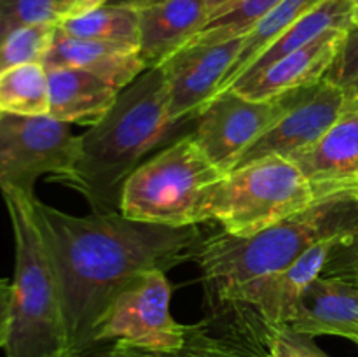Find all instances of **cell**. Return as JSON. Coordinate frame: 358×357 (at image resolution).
Wrapping results in <instances>:
<instances>
[{
	"mask_svg": "<svg viewBox=\"0 0 358 357\" xmlns=\"http://www.w3.org/2000/svg\"><path fill=\"white\" fill-rule=\"evenodd\" d=\"M355 98H358V97H355Z\"/></svg>",
	"mask_w": 358,
	"mask_h": 357,
	"instance_id": "f35d334b",
	"label": "cell"
},
{
	"mask_svg": "<svg viewBox=\"0 0 358 357\" xmlns=\"http://www.w3.org/2000/svg\"><path fill=\"white\" fill-rule=\"evenodd\" d=\"M233 2V0H205V4H206V7H208V10H210V14H217L219 13V10H222L224 7H227L229 6V4Z\"/></svg>",
	"mask_w": 358,
	"mask_h": 357,
	"instance_id": "836d02e7",
	"label": "cell"
},
{
	"mask_svg": "<svg viewBox=\"0 0 358 357\" xmlns=\"http://www.w3.org/2000/svg\"><path fill=\"white\" fill-rule=\"evenodd\" d=\"M245 37L217 44L185 46L159 65L168 86L170 115L182 125L196 119L219 94L220 84L236 62Z\"/></svg>",
	"mask_w": 358,
	"mask_h": 357,
	"instance_id": "8fae6325",
	"label": "cell"
},
{
	"mask_svg": "<svg viewBox=\"0 0 358 357\" xmlns=\"http://www.w3.org/2000/svg\"><path fill=\"white\" fill-rule=\"evenodd\" d=\"M13 312V280L0 279V349L6 346Z\"/></svg>",
	"mask_w": 358,
	"mask_h": 357,
	"instance_id": "f1b7e54d",
	"label": "cell"
},
{
	"mask_svg": "<svg viewBox=\"0 0 358 357\" xmlns=\"http://www.w3.org/2000/svg\"><path fill=\"white\" fill-rule=\"evenodd\" d=\"M31 206L62 287L70 356L96 346L101 315L136 276L194 259L203 241L198 224L140 223L119 210H93L79 217L38 198L31 200Z\"/></svg>",
	"mask_w": 358,
	"mask_h": 357,
	"instance_id": "6da1fadb",
	"label": "cell"
},
{
	"mask_svg": "<svg viewBox=\"0 0 358 357\" xmlns=\"http://www.w3.org/2000/svg\"><path fill=\"white\" fill-rule=\"evenodd\" d=\"M357 188L324 189L282 156H266L227 172L210 186L201 220H215L226 233L248 237L313 205L322 196Z\"/></svg>",
	"mask_w": 358,
	"mask_h": 357,
	"instance_id": "5b68a950",
	"label": "cell"
},
{
	"mask_svg": "<svg viewBox=\"0 0 358 357\" xmlns=\"http://www.w3.org/2000/svg\"><path fill=\"white\" fill-rule=\"evenodd\" d=\"M2 196L14 233L13 312L6 357H70L62 287L35 220L34 198L20 192Z\"/></svg>",
	"mask_w": 358,
	"mask_h": 357,
	"instance_id": "277c9868",
	"label": "cell"
},
{
	"mask_svg": "<svg viewBox=\"0 0 358 357\" xmlns=\"http://www.w3.org/2000/svg\"><path fill=\"white\" fill-rule=\"evenodd\" d=\"M346 104L345 91L331 80L322 79L308 88L306 93L245 150L236 167L266 156L290 158L308 149L331 128Z\"/></svg>",
	"mask_w": 358,
	"mask_h": 357,
	"instance_id": "4fadbf2b",
	"label": "cell"
},
{
	"mask_svg": "<svg viewBox=\"0 0 358 357\" xmlns=\"http://www.w3.org/2000/svg\"><path fill=\"white\" fill-rule=\"evenodd\" d=\"M287 331H289V329H287ZM289 332H290V335H292V338L296 340L297 345L303 346V349L306 350V352L310 354L311 357H331L327 352H324V350H322L320 346H318L317 343H315L313 336L299 335V332H294V331H289Z\"/></svg>",
	"mask_w": 358,
	"mask_h": 357,
	"instance_id": "4dcf8cb0",
	"label": "cell"
},
{
	"mask_svg": "<svg viewBox=\"0 0 358 357\" xmlns=\"http://www.w3.org/2000/svg\"><path fill=\"white\" fill-rule=\"evenodd\" d=\"M348 31H327L311 44L283 56L259 72L241 77L227 91L250 100H271L290 91L313 86L329 72Z\"/></svg>",
	"mask_w": 358,
	"mask_h": 357,
	"instance_id": "5bb4252c",
	"label": "cell"
},
{
	"mask_svg": "<svg viewBox=\"0 0 358 357\" xmlns=\"http://www.w3.org/2000/svg\"><path fill=\"white\" fill-rule=\"evenodd\" d=\"M353 24L358 27V6L355 7V14H353Z\"/></svg>",
	"mask_w": 358,
	"mask_h": 357,
	"instance_id": "e575fe53",
	"label": "cell"
},
{
	"mask_svg": "<svg viewBox=\"0 0 358 357\" xmlns=\"http://www.w3.org/2000/svg\"><path fill=\"white\" fill-rule=\"evenodd\" d=\"M358 237L357 191H336L248 237L222 231L203 238L194 259L213 294L280 272L322 240Z\"/></svg>",
	"mask_w": 358,
	"mask_h": 357,
	"instance_id": "3957f363",
	"label": "cell"
},
{
	"mask_svg": "<svg viewBox=\"0 0 358 357\" xmlns=\"http://www.w3.org/2000/svg\"><path fill=\"white\" fill-rule=\"evenodd\" d=\"M357 345H358V343H357Z\"/></svg>",
	"mask_w": 358,
	"mask_h": 357,
	"instance_id": "ab89813d",
	"label": "cell"
},
{
	"mask_svg": "<svg viewBox=\"0 0 358 357\" xmlns=\"http://www.w3.org/2000/svg\"><path fill=\"white\" fill-rule=\"evenodd\" d=\"M0 111L17 115H48V69L42 63H27L0 72Z\"/></svg>",
	"mask_w": 358,
	"mask_h": 357,
	"instance_id": "7402d4cb",
	"label": "cell"
},
{
	"mask_svg": "<svg viewBox=\"0 0 358 357\" xmlns=\"http://www.w3.org/2000/svg\"><path fill=\"white\" fill-rule=\"evenodd\" d=\"M353 2H355V4H357V6H358V0H353Z\"/></svg>",
	"mask_w": 358,
	"mask_h": 357,
	"instance_id": "8d00e7d4",
	"label": "cell"
},
{
	"mask_svg": "<svg viewBox=\"0 0 358 357\" xmlns=\"http://www.w3.org/2000/svg\"><path fill=\"white\" fill-rule=\"evenodd\" d=\"M80 135L51 115L0 114V192L35 198V182L51 175L63 182L76 172Z\"/></svg>",
	"mask_w": 358,
	"mask_h": 357,
	"instance_id": "52a82bcc",
	"label": "cell"
},
{
	"mask_svg": "<svg viewBox=\"0 0 358 357\" xmlns=\"http://www.w3.org/2000/svg\"><path fill=\"white\" fill-rule=\"evenodd\" d=\"M173 286L163 270L136 276L112 300L98 322L94 343L115 342L143 352H171L184 345L185 324L175 321Z\"/></svg>",
	"mask_w": 358,
	"mask_h": 357,
	"instance_id": "ba28073f",
	"label": "cell"
},
{
	"mask_svg": "<svg viewBox=\"0 0 358 357\" xmlns=\"http://www.w3.org/2000/svg\"><path fill=\"white\" fill-rule=\"evenodd\" d=\"M177 126L170 115L163 69L145 70L119 93L107 114L80 135L79 163L63 184L79 191L93 210H119L126 178Z\"/></svg>",
	"mask_w": 358,
	"mask_h": 357,
	"instance_id": "7a4b0ae2",
	"label": "cell"
},
{
	"mask_svg": "<svg viewBox=\"0 0 358 357\" xmlns=\"http://www.w3.org/2000/svg\"><path fill=\"white\" fill-rule=\"evenodd\" d=\"M136 13L138 51L147 69L163 65L184 49L212 18L205 0H166Z\"/></svg>",
	"mask_w": 358,
	"mask_h": 357,
	"instance_id": "ac0fdd59",
	"label": "cell"
},
{
	"mask_svg": "<svg viewBox=\"0 0 358 357\" xmlns=\"http://www.w3.org/2000/svg\"><path fill=\"white\" fill-rule=\"evenodd\" d=\"M289 160L318 188H357L358 98H348L331 128L313 146L292 154Z\"/></svg>",
	"mask_w": 358,
	"mask_h": 357,
	"instance_id": "2e32d148",
	"label": "cell"
},
{
	"mask_svg": "<svg viewBox=\"0 0 358 357\" xmlns=\"http://www.w3.org/2000/svg\"><path fill=\"white\" fill-rule=\"evenodd\" d=\"M0 114H2V111H0Z\"/></svg>",
	"mask_w": 358,
	"mask_h": 357,
	"instance_id": "74e56055",
	"label": "cell"
},
{
	"mask_svg": "<svg viewBox=\"0 0 358 357\" xmlns=\"http://www.w3.org/2000/svg\"><path fill=\"white\" fill-rule=\"evenodd\" d=\"M166 2V0H108L107 4L110 6H121V7H131V9H143V7L154 6V4Z\"/></svg>",
	"mask_w": 358,
	"mask_h": 357,
	"instance_id": "d6a6232c",
	"label": "cell"
},
{
	"mask_svg": "<svg viewBox=\"0 0 358 357\" xmlns=\"http://www.w3.org/2000/svg\"><path fill=\"white\" fill-rule=\"evenodd\" d=\"M224 175L194 136H182L126 178L119 212L128 219L163 226L201 224L206 191Z\"/></svg>",
	"mask_w": 358,
	"mask_h": 357,
	"instance_id": "8992f818",
	"label": "cell"
},
{
	"mask_svg": "<svg viewBox=\"0 0 358 357\" xmlns=\"http://www.w3.org/2000/svg\"><path fill=\"white\" fill-rule=\"evenodd\" d=\"M42 65L45 69L70 66V69L87 70L108 80L117 90H124L145 70H149L140 56L138 46L70 37L58 30V27L52 35L51 46L42 59Z\"/></svg>",
	"mask_w": 358,
	"mask_h": 357,
	"instance_id": "e0dca14e",
	"label": "cell"
},
{
	"mask_svg": "<svg viewBox=\"0 0 358 357\" xmlns=\"http://www.w3.org/2000/svg\"><path fill=\"white\" fill-rule=\"evenodd\" d=\"M70 357H143V356L140 350L129 349V346L121 345V343L108 342V343H100V345L84 350V352L73 354V356Z\"/></svg>",
	"mask_w": 358,
	"mask_h": 357,
	"instance_id": "f546056e",
	"label": "cell"
},
{
	"mask_svg": "<svg viewBox=\"0 0 358 357\" xmlns=\"http://www.w3.org/2000/svg\"><path fill=\"white\" fill-rule=\"evenodd\" d=\"M56 24H35L13 31L0 42V72L27 63H42Z\"/></svg>",
	"mask_w": 358,
	"mask_h": 357,
	"instance_id": "484cf974",
	"label": "cell"
},
{
	"mask_svg": "<svg viewBox=\"0 0 358 357\" xmlns=\"http://www.w3.org/2000/svg\"><path fill=\"white\" fill-rule=\"evenodd\" d=\"M269 357H311L301 345H297L287 329L276 328L271 340Z\"/></svg>",
	"mask_w": 358,
	"mask_h": 357,
	"instance_id": "83f0119b",
	"label": "cell"
},
{
	"mask_svg": "<svg viewBox=\"0 0 358 357\" xmlns=\"http://www.w3.org/2000/svg\"><path fill=\"white\" fill-rule=\"evenodd\" d=\"M276 328L255 308L217 300L212 314L185 326L184 345L171 352H142L143 357H269Z\"/></svg>",
	"mask_w": 358,
	"mask_h": 357,
	"instance_id": "30bf717a",
	"label": "cell"
},
{
	"mask_svg": "<svg viewBox=\"0 0 358 357\" xmlns=\"http://www.w3.org/2000/svg\"><path fill=\"white\" fill-rule=\"evenodd\" d=\"M322 0H282L275 9L269 10L257 24L245 35L243 48L238 55L236 62L233 63L231 70L227 72L226 79L220 84L219 94L226 93L241 76L248 70V66L276 41L282 34H285L296 21L306 16L311 9L320 4ZM217 94V97H219ZM215 97V98H217ZM213 98V100H215Z\"/></svg>",
	"mask_w": 358,
	"mask_h": 357,
	"instance_id": "44dd1931",
	"label": "cell"
},
{
	"mask_svg": "<svg viewBox=\"0 0 358 357\" xmlns=\"http://www.w3.org/2000/svg\"><path fill=\"white\" fill-rule=\"evenodd\" d=\"M353 241L332 237L318 241L296 262L280 272L226 287L215 294L217 300L240 301L255 308L275 328H287L296 315L301 298L317 276L322 275L336 248Z\"/></svg>",
	"mask_w": 358,
	"mask_h": 357,
	"instance_id": "7c38bea8",
	"label": "cell"
},
{
	"mask_svg": "<svg viewBox=\"0 0 358 357\" xmlns=\"http://www.w3.org/2000/svg\"><path fill=\"white\" fill-rule=\"evenodd\" d=\"M108 0H70V9H69V16L66 18L86 14L90 13V10L96 9V7L105 6Z\"/></svg>",
	"mask_w": 358,
	"mask_h": 357,
	"instance_id": "1f68e13d",
	"label": "cell"
},
{
	"mask_svg": "<svg viewBox=\"0 0 358 357\" xmlns=\"http://www.w3.org/2000/svg\"><path fill=\"white\" fill-rule=\"evenodd\" d=\"M282 0H233L229 6L213 14L206 27L187 46L217 44L245 37Z\"/></svg>",
	"mask_w": 358,
	"mask_h": 357,
	"instance_id": "cb8c5ba5",
	"label": "cell"
},
{
	"mask_svg": "<svg viewBox=\"0 0 358 357\" xmlns=\"http://www.w3.org/2000/svg\"><path fill=\"white\" fill-rule=\"evenodd\" d=\"M70 0H0V42L35 24H58L69 16Z\"/></svg>",
	"mask_w": 358,
	"mask_h": 357,
	"instance_id": "d4e9b609",
	"label": "cell"
},
{
	"mask_svg": "<svg viewBox=\"0 0 358 357\" xmlns=\"http://www.w3.org/2000/svg\"><path fill=\"white\" fill-rule=\"evenodd\" d=\"M357 4L353 0H322L306 16L280 35L241 77L259 72L264 66L278 62L283 56L304 48L331 30H350L353 27V14ZM240 77V79H241ZM238 79V80H240Z\"/></svg>",
	"mask_w": 358,
	"mask_h": 357,
	"instance_id": "ffe728a7",
	"label": "cell"
},
{
	"mask_svg": "<svg viewBox=\"0 0 358 357\" xmlns=\"http://www.w3.org/2000/svg\"><path fill=\"white\" fill-rule=\"evenodd\" d=\"M56 27L70 37L138 46V13L131 7L105 4L80 16L65 18Z\"/></svg>",
	"mask_w": 358,
	"mask_h": 357,
	"instance_id": "603a6c76",
	"label": "cell"
},
{
	"mask_svg": "<svg viewBox=\"0 0 358 357\" xmlns=\"http://www.w3.org/2000/svg\"><path fill=\"white\" fill-rule=\"evenodd\" d=\"M324 79L341 88L348 98L358 97V27L355 24L346 34L341 49Z\"/></svg>",
	"mask_w": 358,
	"mask_h": 357,
	"instance_id": "4316f807",
	"label": "cell"
},
{
	"mask_svg": "<svg viewBox=\"0 0 358 357\" xmlns=\"http://www.w3.org/2000/svg\"><path fill=\"white\" fill-rule=\"evenodd\" d=\"M306 336H343L358 343V272L320 275L301 298L287 328Z\"/></svg>",
	"mask_w": 358,
	"mask_h": 357,
	"instance_id": "9a60e30c",
	"label": "cell"
},
{
	"mask_svg": "<svg viewBox=\"0 0 358 357\" xmlns=\"http://www.w3.org/2000/svg\"><path fill=\"white\" fill-rule=\"evenodd\" d=\"M306 90L290 91L271 100H250L227 91L212 100L196 118L198 122L192 136L206 158L227 174L236 167L245 150L271 128Z\"/></svg>",
	"mask_w": 358,
	"mask_h": 357,
	"instance_id": "9c48e42d",
	"label": "cell"
},
{
	"mask_svg": "<svg viewBox=\"0 0 358 357\" xmlns=\"http://www.w3.org/2000/svg\"><path fill=\"white\" fill-rule=\"evenodd\" d=\"M357 198H358V178H357Z\"/></svg>",
	"mask_w": 358,
	"mask_h": 357,
	"instance_id": "d590c367",
	"label": "cell"
},
{
	"mask_svg": "<svg viewBox=\"0 0 358 357\" xmlns=\"http://www.w3.org/2000/svg\"><path fill=\"white\" fill-rule=\"evenodd\" d=\"M48 115L70 125H96L122 91L87 70L70 66L48 69Z\"/></svg>",
	"mask_w": 358,
	"mask_h": 357,
	"instance_id": "d6986e66",
	"label": "cell"
}]
</instances>
